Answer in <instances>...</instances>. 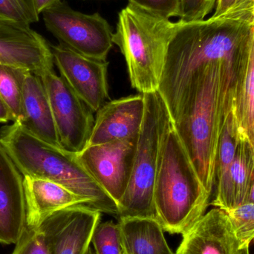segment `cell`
Listing matches in <instances>:
<instances>
[{
  "label": "cell",
  "instance_id": "1",
  "mask_svg": "<svg viewBox=\"0 0 254 254\" xmlns=\"http://www.w3.org/2000/svg\"><path fill=\"white\" fill-rule=\"evenodd\" d=\"M254 0H238L219 16L177 21L158 92L175 122L195 76L210 64L237 62L252 46Z\"/></svg>",
  "mask_w": 254,
  "mask_h": 254
},
{
  "label": "cell",
  "instance_id": "2",
  "mask_svg": "<svg viewBox=\"0 0 254 254\" xmlns=\"http://www.w3.org/2000/svg\"><path fill=\"white\" fill-rule=\"evenodd\" d=\"M238 61L214 63L198 73L173 122L203 186L210 193L221 135L231 113V90Z\"/></svg>",
  "mask_w": 254,
  "mask_h": 254
},
{
  "label": "cell",
  "instance_id": "3",
  "mask_svg": "<svg viewBox=\"0 0 254 254\" xmlns=\"http://www.w3.org/2000/svg\"><path fill=\"white\" fill-rule=\"evenodd\" d=\"M0 140L24 177L56 182L101 213L119 216L117 203L88 173L77 155L36 137L17 122L0 129Z\"/></svg>",
  "mask_w": 254,
  "mask_h": 254
},
{
  "label": "cell",
  "instance_id": "4",
  "mask_svg": "<svg viewBox=\"0 0 254 254\" xmlns=\"http://www.w3.org/2000/svg\"><path fill=\"white\" fill-rule=\"evenodd\" d=\"M210 195L173 125L164 142L155 181V219L165 232L183 235L205 214Z\"/></svg>",
  "mask_w": 254,
  "mask_h": 254
},
{
  "label": "cell",
  "instance_id": "5",
  "mask_svg": "<svg viewBox=\"0 0 254 254\" xmlns=\"http://www.w3.org/2000/svg\"><path fill=\"white\" fill-rule=\"evenodd\" d=\"M177 22L128 4L119 13L113 42L125 57L131 87L140 94L158 91L167 48Z\"/></svg>",
  "mask_w": 254,
  "mask_h": 254
},
{
  "label": "cell",
  "instance_id": "6",
  "mask_svg": "<svg viewBox=\"0 0 254 254\" xmlns=\"http://www.w3.org/2000/svg\"><path fill=\"white\" fill-rule=\"evenodd\" d=\"M144 120L137 137L132 173L119 207V217L155 218L154 189L164 142L173 126L158 91L143 94Z\"/></svg>",
  "mask_w": 254,
  "mask_h": 254
},
{
  "label": "cell",
  "instance_id": "7",
  "mask_svg": "<svg viewBox=\"0 0 254 254\" xmlns=\"http://www.w3.org/2000/svg\"><path fill=\"white\" fill-rule=\"evenodd\" d=\"M41 14L48 31L60 44L88 58L107 61L113 46V32L99 13L86 14L62 1Z\"/></svg>",
  "mask_w": 254,
  "mask_h": 254
},
{
  "label": "cell",
  "instance_id": "8",
  "mask_svg": "<svg viewBox=\"0 0 254 254\" xmlns=\"http://www.w3.org/2000/svg\"><path fill=\"white\" fill-rule=\"evenodd\" d=\"M47 92L61 147L78 155L89 143L93 112L55 71L40 76Z\"/></svg>",
  "mask_w": 254,
  "mask_h": 254
},
{
  "label": "cell",
  "instance_id": "9",
  "mask_svg": "<svg viewBox=\"0 0 254 254\" xmlns=\"http://www.w3.org/2000/svg\"><path fill=\"white\" fill-rule=\"evenodd\" d=\"M137 137L89 145L77 155L88 173L117 204L129 184Z\"/></svg>",
  "mask_w": 254,
  "mask_h": 254
},
{
  "label": "cell",
  "instance_id": "10",
  "mask_svg": "<svg viewBox=\"0 0 254 254\" xmlns=\"http://www.w3.org/2000/svg\"><path fill=\"white\" fill-rule=\"evenodd\" d=\"M61 77L93 113L110 99L109 62L88 58L61 44L50 45Z\"/></svg>",
  "mask_w": 254,
  "mask_h": 254
},
{
  "label": "cell",
  "instance_id": "11",
  "mask_svg": "<svg viewBox=\"0 0 254 254\" xmlns=\"http://www.w3.org/2000/svg\"><path fill=\"white\" fill-rule=\"evenodd\" d=\"M101 213L85 204L60 210L40 226L52 254H86Z\"/></svg>",
  "mask_w": 254,
  "mask_h": 254
},
{
  "label": "cell",
  "instance_id": "12",
  "mask_svg": "<svg viewBox=\"0 0 254 254\" xmlns=\"http://www.w3.org/2000/svg\"><path fill=\"white\" fill-rule=\"evenodd\" d=\"M0 64L26 68L40 76L54 71V57L46 39L30 25L0 18Z\"/></svg>",
  "mask_w": 254,
  "mask_h": 254
},
{
  "label": "cell",
  "instance_id": "13",
  "mask_svg": "<svg viewBox=\"0 0 254 254\" xmlns=\"http://www.w3.org/2000/svg\"><path fill=\"white\" fill-rule=\"evenodd\" d=\"M182 236L176 254H250L249 248L240 246L228 213L217 207Z\"/></svg>",
  "mask_w": 254,
  "mask_h": 254
},
{
  "label": "cell",
  "instance_id": "14",
  "mask_svg": "<svg viewBox=\"0 0 254 254\" xmlns=\"http://www.w3.org/2000/svg\"><path fill=\"white\" fill-rule=\"evenodd\" d=\"M24 176L0 140V243L16 245L25 229Z\"/></svg>",
  "mask_w": 254,
  "mask_h": 254
},
{
  "label": "cell",
  "instance_id": "15",
  "mask_svg": "<svg viewBox=\"0 0 254 254\" xmlns=\"http://www.w3.org/2000/svg\"><path fill=\"white\" fill-rule=\"evenodd\" d=\"M143 94L110 101L97 113L89 145H98L137 137L144 120Z\"/></svg>",
  "mask_w": 254,
  "mask_h": 254
},
{
  "label": "cell",
  "instance_id": "16",
  "mask_svg": "<svg viewBox=\"0 0 254 254\" xmlns=\"http://www.w3.org/2000/svg\"><path fill=\"white\" fill-rule=\"evenodd\" d=\"M26 222L29 228H40L45 219L60 210L73 206H89L87 199L65 187L46 179L24 177Z\"/></svg>",
  "mask_w": 254,
  "mask_h": 254
},
{
  "label": "cell",
  "instance_id": "17",
  "mask_svg": "<svg viewBox=\"0 0 254 254\" xmlns=\"http://www.w3.org/2000/svg\"><path fill=\"white\" fill-rule=\"evenodd\" d=\"M254 176V149L247 140L240 139L229 168L215 182L216 195L212 205L228 212L248 202Z\"/></svg>",
  "mask_w": 254,
  "mask_h": 254
},
{
  "label": "cell",
  "instance_id": "18",
  "mask_svg": "<svg viewBox=\"0 0 254 254\" xmlns=\"http://www.w3.org/2000/svg\"><path fill=\"white\" fill-rule=\"evenodd\" d=\"M231 114L240 139L247 140L254 151V32L252 46L236 65Z\"/></svg>",
  "mask_w": 254,
  "mask_h": 254
},
{
  "label": "cell",
  "instance_id": "19",
  "mask_svg": "<svg viewBox=\"0 0 254 254\" xmlns=\"http://www.w3.org/2000/svg\"><path fill=\"white\" fill-rule=\"evenodd\" d=\"M23 109L25 117L19 125L36 137L62 148L47 92L41 78L32 72L24 83Z\"/></svg>",
  "mask_w": 254,
  "mask_h": 254
},
{
  "label": "cell",
  "instance_id": "20",
  "mask_svg": "<svg viewBox=\"0 0 254 254\" xmlns=\"http://www.w3.org/2000/svg\"><path fill=\"white\" fill-rule=\"evenodd\" d=\"M118 225L124 254H176L155 218L120 217Z\"/></svg>",
  "mask_w": 254,
  "mask_h": 254
},
{
  "label": "cell",
  "instance_id": "21",
  "mask_svg": "<svg viewBox=\"0 0 254 254\" xmlns=\"http://www.w3.org/2000/svg\"><path fill=\"white\" fill-rule=\"evenodd\" d=\"M30 72L26 68L0 64V96L10 111L12 122L21 123L25 117L23 87Z\"/></svg>",
  "mask_w": 254,
  "mask_h": 254
},
{
  "label": "cell",
  "instance_id": "22",
  "mask_svg": "<svg viewBox=\"0 0 254 254\" xmlns=\"http://www.w3.org/2000/svg\"><path fill=\"white\" fill-rule=\"evenodd\" d=\"M240 137L237 131V126L233 119L232 114L230 113L226 123L224 127L216 159V175L215 182L222 178L226 173L235 157L236 151L238 146Z\"/></svg>",
  "mask_w": 254,
  "mask_h": 254
},
{
  "label": "cell",
  "instance_id": "23",
  "mask_svg": "<svg viewBox=\"0 0 254 254\" xmlns=\"http://www.w3.org/2000/svg\"><path fill=\"white\" fill-rule=\"evenodd\" d=\"M242 248L254 243V203L248 202L226 212Z\"/></svg>",
  "mask_w": 254,
  "mask_h": 254
},
{
  "label": "cell",
  "instance_id": "24",
  "mask_svg": "<svg viewBox=\"0 0 254 254\" xmlns=\"http://www.w3.org/2000/svg\"><path fill=\"white\" fill-rule=\"evenodd\" d=\"M91 244L95 254H124L119 225L113 221L98 224Z\"/></svg>",
  "mask_w": 254,
  "mask_h": 254
},
{
  "label": "cell",
  "instance_id": "25",
  "mask_svg": "<svg viewBox=\"0 0 254 254\" xmlns=\"http://www.w3.org/2000/svg\"><path fill=\"white\" fill-rule=\"evenodd\" d=\"M39 16L34 0H0V18L31 25Z\"/></svg>",
  "mask_w": 254,
  "mask_h": 254
},
{
  "label": "cell",
  "instance_id": "26",
  "mask_svg": "<svg viewBox=\"0 0 254 254\" xmlns=\"http://www.w3.org/2000/svg\"><path fill=\"white\" fill-rule=\"evenodd\" d=\"M11 254H52L43 231L25 225Z\"/></svg>",
  "mask_w": 254,
  "mask_h": 254
},
{
  "label": "cell",
  "instance_id": "27",
  "mask_svg": "<svg viewBox=\"0 0 254 254\" xmlns=\"http://www.w3.org/2000/svg\"><path fill=\"white\" fill-rule=\"evenodd\" d=\"M128 4L164 19L180 16V0H128Z\"/></svg>",
  "mask_w": 254,
  "mask_h": 254
},
{
  "label": "cell",
  "instance_id": "28",
  "mask_svg": "<svg viewBox=\"0 0 254 254\" xmlns=\"http://www.w3.org/2000/svg\"><path fill=\"white\" fill-rule=\"evenodd\" d=\"M216 0H180V16L183 21L205 19L213 11Z\"/></svg>",
  "mask_w": 254,
  "mask_h": 254
},
{
  "label": "cell",
  "instance_id": "29",
  "mask_svg": "<svg viewBox=\"0 0 254 254\" xmlns=\"http://www.w3.org/2000/svg\"><path fill=\"white\" fill-rule=\"evenodd\" d=\"M238 0H216L215 12L213 16H219L232 7Z\"/></svg>",
  "mask_w": 254,
  "mask_h": 254
},
{
  "label": "cell",
  "instance_id": "30",
  "mask_svg": "<svg viewBox=\"0 0 254 254\" xmlns=\"http://www.w3.org/2000/svg\"><path fill=\"white\" fill-rule=\"evenodd\" d=\"M62 1L63 0H34V2L36 10L40 15L46 9Z\"/></svg>",
  "mask_w": 254,
  "mask_h": 254
},
{
  "label": "cell",
  "instance_id": "31",
  "mask_svg": "<svg viewBox=\"0 0 254 254\" xmlns=\"http://www.w3.org/2000/svg\"><path fill=\"white\" fill-rule=\"evenodd\" d=\"M12 121L11 115L5 103L0 96V123H7Z\"/></svg>",
  "mask_w": 254,
  "mask_h": 254
},
{
  "label": "cell",
  "instance_id": "32",
  "mask_svg": "<svg viewBox=\"0 0 254 254\" xmlns=\"http://www.w3.org/2000/svg\"><path fill=\"white\" fill-rule=\"evenodd\" d=\"M249 202L254 203V176L253 181H252V187H251L250 192H249Z\"/></svg>",
  "mask_w": 254,
  "mask_h": 254
},
{
  "label": "cell",
  "instance_id": "33",
  "mask_svg": "<svg viewBox=\"0 0 254 254\" xmlns=\"http://www.w3.org/2000/svg\"><path fill=\"white\" fill-rule=\"evenodd\" d=\"M86 254H95L94 250H92V248H89V250L87 251Z\"/></svg>",
  "mask_w": 254,
  "mask_h": 254
}]
</instances>
